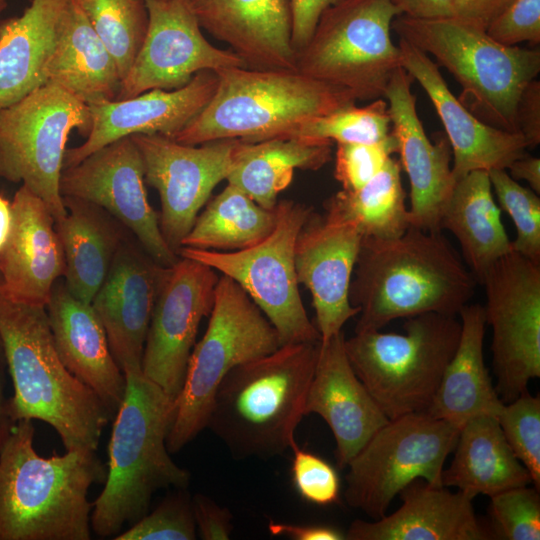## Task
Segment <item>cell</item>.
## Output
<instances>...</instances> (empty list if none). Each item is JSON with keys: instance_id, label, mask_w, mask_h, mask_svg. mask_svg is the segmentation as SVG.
<instances>
[{"instance_id": "cell-1", "label": "cell", "mask_w": 540, "mask_h": 540, "mask_svg": "<svg viewBox=\"0 0 540 540\" xmlns=\"http://www.w3.org/2000/svg\"><path fill=\"white\" fill-rule=\"evenodd\" d=\"M476 284L441 231L410 226L395 238H363L349 289L355 332L425 313L456 316Z\"/></svg>"}, {"instance_id": "cell-2", "label": "cell", "mask_w": 540, "mask_h": 540, "mask_svg": "<svg viewBox=\"0 0 540 540\" xmlns=\"http://www.w3.org/2000/svg\"><path fill=\"white\" fill-rule=\"evenodd\" d=\"M34 435L33 420L16 421L0 449V540L91 539L88 491L107 467L89 448L42 457Z\"/></svg>"}, {"instance_id": "cell-3", "label": "cell", "mask_w": 540, "mask_h": 540, "mask_svg": "<svg viewBox=\"0 0 540 540\" xmlns=\"http://www.w3.org/2000/svg\"><path fill=\"white\" fill-rule=\"evenodd\" d=\"M0 337L14 389L7 407L11 422L40 420L53 427L66 450H97L112 417L60 360L46 306L14 300L0 284Z\"/></svg>"}, {"instance_id": "cell-4", "label": "cell", "mask_w": 540, "mask_h": 540, "mask_svg": "<svg viewBox=\"0 0 540 540\" xmlns=\"http://www.w3.org/2000/svg\"><path fill=\"white\" fill-rule=\"evenodd\" d=\"M123 373L126 391L113 418L105 485L91 511V529L102 538L116 536L144 517L158 490L187 489L191 480L166 446L176 399L142 370Z\"/></svg>"}, {"instance_id": "cell-5", "label": "cell", "mask_w": 540, "mask_h": 540, "mask_svg": "<svg viewBox=\"0 0 540 540\" xmlns=\"http://www.w3.org/2000/svg\"><path fill=\"white\" fill-rule=\"evenodd\" d=\"M319 343L282 345L233 368L220 382L206 428L234 458L269 459L296 442Z\"/></svg>"}, {"instance_id": "cell-6", "label": "cell", "mask_w": 540, "mask_h": 540, "mask_svg": "<svg viewBox=\"0 0 540 540\" xmlns=\"http://www.w3.org/2000/svg\"><path fill=\"white\" fill-rule=\"evenodd\" d=\"M207 105L173 139L199 145L221 139L255 143L289 138L309 120L356 103L347 90L297 69L228 68L215 72Z\"/></svg>"}, {"instance_id": "cell-7", "label": "cell", "mask_w": 540, "mask_h": 540, "mask_svg": "<svg viewBox=\"0 0 540 540\" xmlns=\"http://www.w3.org/2000/svg\"><path fill=\"white\" fill-rule=\"evenodd\" d=\"M392 31L453 75L462 89L458 99L473 115L496 128L519 132L517 104L540 72L539 49L505 46L485 29L454 17L398 15Z\"/></svg>"}, {"instance_id": "cell-8", "label": "cell", "mask_w": 540, "mask_h": 540, "mask_svg": "<svg viewBox=\"0 0 540 540\" xmlns=\"http://www.w3.org/2000/svg\"><path fill=\"white\" fill-rule=\"evenodd\" d=\"M404 333L363 330L344 341L356 376L391 420L426 412L453 357L461 332L454 315L406 318Z\"/></svg>"}, {"instance_id": "cell-9", "label": "cell", "mask_w": 540, "mask_h": 540, "mask_svg": "<svg viewBox=\"0 0 540 540\" xmlns=\"http://www.w3.org/2000/svg\"><path fill=\"white\" fill-rule=\"evenodd\" d=\"M280 347L277 331L248 294L219 276L205 334L191 352L166 446L180 451L206 428L216 390L235 367Z\"/></svg>"}, {"instance_id": "cell-10", "label": "cell", "mask_w": 540, "mask_h": 540, "mask_svg": "<svg viewBox=\"0 0 540 540\" xmlns=\"http://www.w3.org/2000/svg\"><path fill=\"white\" fill-rule=\"evenodd\" d=\"M401 15L391 0H340L320 16L307 44L297 52L296 69L347 90L356 100L384 97L401 52L391 40Z\"/></svg>"}, {"instance_id": "cell-11", "label": "cell", "mask_w": 540, "mask_h": 540, "mask_svg": "<svg viewBox=\"0 0 540 540\" xmlns=\"http://www.w3.org/2000/svg\"><path fill=\"white\" fill-rule=\"evenodd\" d=\"M90 128L88 105L45 83L0 111V178L27 187L59 223L66 215L59 190L66 143L72 130L87 137Z\"/></svg>"}, {"instance_id": "cell-12", "label": "cell", "mask_w": 540, "mask_h": 540, "mask_svg": "<svg viewBox=\"0 0 540 540\" xmlns=\"http://www.w3.org/2000/svg\"><path fill=\"white\" fill-rule=\"evenodd\" d=\"M312 213L304 204L281 200L273 231L255 246L233 252L181 247L178 255L234 280L273 325L280 346L318 342L320 334L300 296L294 260L297 237Z\"/></svg>"}, {"instance_id": "cell-13", "label": "cell", "mask_w": 540, "mask_h": 540, "mask_svg": "<svg viewBox=\"0 0 540 540\" xmlns=\"http://www.w3.org/2000/svg\"><path fill=\"white\" fill-rule=\"evenodd\" d=\"M459 431L426 412L389 420L349 462L344 492L347 504L377 520L412 481L421 478L443 486L444 464Z\"/></svg>"}, {"instance_id": "cell-14", "label": "cell", "mask_w": 540, "mask_h": 540, "mask_svg": "<svg viewBox=\"0 0 540 540\" xmlns=\"http://www.w3.org/2000/svg\"><path fill=\"white\" fill-rule=\"evenodd\" d=\"M481 284L492 329L495 389L509 403L540 377V264L512 250L488 269Z\"/></svg>"}, {"instance_id": "cell-15", "label": "cell", "mask_w": 540, "mask_h": 540, "mask_svg": "<svg viewBox=\"0 0 540 540\" xmlns=\"http://www.w3.org/2000/svg\"><path fill=\"white\" fill-rule=\"evenodd\" d=\"M145 183L161 202L162 235L177 255L214 188L226 180L240 140L221 139L186 145L160 134H135Z\"/></svg>"}, {"instance_id": "cell-16", "label": "cell", "mask_w": 540, "mask_h": 540, "mask_svg": "<svg viewBox=\"0 0 540 540\" xmlns=\"http://www.w3.org/2000/svg\"><path fill=\"white\" fill-rule=\"evenodd\" d=\"M61 196L97 205L125 225L157 263L170 267L180 258L166 243L159 215L148 201L144 165L131 136L118 139L64 168Z\"/></svg>"}, {"instance_id": "cell-17", "label": "cell", "mask_w": 540, "mask_h": 540, "mask_svg": "<svg viewBox=\"0 0 540 540\" xmlns=\"http://www.w3.org/2000/svg\"><path fill=\"white\" fill-rule=\"evenodd\" d=\"M145 3L147 32L116 99L154 89H178L204 70L247 67L233 51L218 48L204 37L185 0H145Z\"/></svg>"}, {"instance_id": "cell-18", "label": "cell", "mask_w": 540, "mask_h": 540, "mask_svg": "<svg viewBox=\"0 0 540 540\" xmlns=\"http://www.w3.org/2000/svg\"><path fill=\"white\" fill-rule=\"evenodd\" d=\"M217 271L180 257L167 268L152 312L142 372L175 399L179 395L202 319L209 316Z\"/></svg>"}, {"instance_id": "cell-19", "label": "cell", "mask_w": 540, "mask_h": 540, "mask_svg": "<svg viewBox=\"0 0 540 540\" xmlns=\"http://www.w3.org/2000/svg\"><path fill=\"white\" fill-rule=\"evenodd\" d=\"M413 78L400 67L392 75L384 98L387 100L391 132L397 141L400 165L410 182V226L441 231L440 220L452 193V149L446 134L433 143L427 136L412 93Z\"/></svg>"}, {"instance_id": "cell-20", "label": "cell", "mask_w": 540, "mask_h": 540, "mask_svg": "<svg viewBox=\"0 0 540 540\" xmlns=\"http://www.w3.org/2000/svg\"><path fill=\"white\" fill-rule=\"evenodd\" d=\"M363 236L348 221L312 213L295 244L297 279L311 293L320 342L342 332L359 313L349 289Z\"/></svg>"}, {"instance_id": "cell-21", "label": "cell", "mask_w": 540, "mask_h": 540, "mask_svg": "<svg viewBox=\"0 0 540 540\" xmlns=\"http://www.w3.org/2000/svg\"><path fill=\"white\" fill-rule=\"evenodd\" d=\"M217 82L214 71L204 70L178 89H154L127 99L87 104L90 132L81 145L66 149L63 169L123 137L160 134L173 139L207 105Z\"/></svg>"}, {"instance_id": "cell-22", "label": "cell", "mask_w": 540, "mask_h": 540, "mask_svg": "<svg viewBox=\"0 0 540 540\" xmlns=\"http://www.w3.org/2000/svg\"><path fill=\"white\" fill-rule=\"evenodd\" d=\"M167 268L141 246L123 241L91 301L123 372L142 370L146 336Z\"/></svg>"}, {"instance_id": "cell-23", "label": "cell", "mask_w": 540, "mask_h": 540, "mask_svg": "<svg viewBox=\"0 0 540 540\" xmlns=\"http://www.w3.org/2000/svg\"><path fill=\"white\" fill-rule=\"evenodd\" d=\"M398 47L402 67L424 89L444 126L455 181L472 171L506 170L526 153L528 145L521 133L486 124L454 96L429 55L401 38Z\"/></svg>"}, {"instance_id": "cell-24", "label": "cell", "mask_w": 540, "mask_h": 540, "mask_svg": "<svg viewBox=\"0 0 540 540\" xmlns=\"http://www.w3.org/2000/svg\"><path fill=\"white\" fill-rule=\"evenodd\" d=\"M343 332L319 343L305 402V416L318 414L335 439L339 468H346L374 433L389 419L353 371Z\"/></svg>"}, {"instance_id": "cell-25", "label": "cell", "mask_w": 540, "mask_h": 540, "mask_svg": "<svg viewBox=\"0 0 540 540\" xmlns=\"http://www.w3.org/2000/svg\"><path fill=\"white\" fill-rule=\"evenodd\" d=\"M11 207V228L0 251V284L14 300L46 306L65 273L55 220L43 200L23 185Z\"/></svg>"}, {"instance_id": "cell-26", "label": "cell", "mask_w": 540, "mask_h": 540, "mask_svg": "<svg viewBox=\"0 0 540 540\" xmlns=\"http://www.w3.org/2000/svg\"><path fill=\"white\" fill-rule=\"evenodd\" d=\"M201 28L251 69H296L290 0H185Z\"/></svg>"}, {"instance_id": "cell-27", "label": "cell", "mask_w": 540, "mask_h": 540, "mask_svg": "<svg viewBox=\"0 0 540 540\" xmlns=\"http://www.w3.org/2000/svg\"><path fill=\"white\" fill-rule=\"evenodd\" d=\"M54 344L63 365L102 401L112 419L126 391V377L109 347L91 303L57 281L46 305Z\"/></svg>"}, {"instance_id": "cell-28", "label": "cell", "mask_w": 540, "mask_h": 540, "mask_svg": "<svg viewBox=\"0 0 540 540\" xmlns=\"http://www.w3.org/2000/svg\"><path fill=\"white\" fill-rule=\"evenodd\" d=\"M393 513L350 524L348 540H487L492 534L479 522L473 499L418 478L398 494Z\"/></svg>"}, {"instance_id": "cell-29", "label": "cell", "mask_w": 540, "mask_h": 540, "mask_svg": "<svg viewBox=\"0 0 540 540\" xmlns=\"http://www.w3.org/2000/svg\"><path fill=\"white\" fill-rule=\"evenodd\" d=\"M73 0H31L0 24V111L47 83L49 62Z\"/></svg>"}, {"instance_id": "cell-30", "label": "cell", "mask_w": 540, "mask_h": 540, "mask_svg": "<svg viewBox=\"0 0 540 540\" xmlns=\"http://www.w3.org/2000/svg\"><path fill=\"white\" fill-rule=\"evenodd\" d=\"M458 315L461 323L459 342L426 413L460 430L477 416L497 418L505 403L484 362L483 340L487 324L483 306L467 304Z\"/></svg>"}, {"instance_id": "cell-31", "label": "cell", "mask_w": 540, "mask_h": 540, "mask_svg": "<svg viewBox=\"0 0 540 540\" xmlns=\"http://www.w3.org/2000/svg\"><path fill=\"white\" fill-rule=\"evenodd\" d=\"M454 456L443 469L444 487H455L469 498L492 497L505 490L529 485L531 476L516 458L496 417L470 419L459 431Z\"/></svg>"}, {"instance_id": "cell-32", "label": "cell", "mask_w": 540, "mask_h": 540, "mask_svg": "<svg viewBox=\"0 0 540 540\" xmlns=\"http://www.w3.org/2000/svg\"><path fill=\"white\" fill-rule=\"evenodd\" d=\"M65 217L55 224L65 258L64 284L76 298L91 303L123 243L106 211L86 200L63 196Z\"/></svg>"}, {"instance_id": "cell-33", "label": "cell", "mask_w": 540, "mask_h": 540, "mask_svg": "<svg viewBox=\"0 0 540 540\" xmlns=\"http://www.w3.org/2000/svg\"><path fill=\"white\" fill-rule=\"evenodd\" d=\"M487 171H472L456 180L444 207L440 229L458 240L463 258L477 283L488 269L512 251L501 221Z\"/></svg>"}, {"instance_id": "cell-34", "label": "cell", "mask_w": 540, "mask_h": 540, "mask_svg": "<svg viewBox=\"0 0 540 540\" xmlns=\"http://www.w3.org/2000/svg\"><path fill=\"white\" fill-rule=\"evenodd\" d=\"M47 82L86 104L115 100L122 76L118 65L84 13L73 0L49 62Z\"/></svg>"}, {"instance_id": "cell-35", "label": "cell", "mask_w": 540, "mask_h": 540, "mask_svg": "<svg viewBox=\"0 0 540 540\" xmlns=\"http://www.w3.org/2000/svg\"><path fill=\"white\" fill-rule=\"evenodd\" d=\"M332 144L300 138L255 143L240 140L226 180L263 208L274 209L278 195L292 182L295 169L323 167L331 160Z\"/></svg>"}, {"instance_id": "cell-36", "label": "cell", "mask_w": 540, "mask_h": 540, "mask_svg": "<svg viewBox=\"0 0 540 540\" xmlns=\"http://www.w3.org/2000/svg\"><path fill=\"white\" fill-rule=\"evenodd\" d=\"M276 225V207L266 209L237 187L227 186L208 200L181 247L240 251L263 241Z\"/></svg>"}, {"instance_id": "cell-37", "label": "cell", "mask_w": 540, "mask_h": 540, "mask_svg": "<svg viewBox=\"0 0 540 540\" xmlns=\"http://www.w3.org/2000/svg\"><path fill=\"white\" fill-rule=\"evenodd\" d=\"M405 197L400 162L391 157L361 188L342 189L328 198L325 215L355 224L363 238H395L410 227Z\"/></svg>"}, {"instance_id": "cell-38", "label": "cell", "mask_w": 540, "mask_h": 540, "mask_svg": "<svg viewBox=\"0 0 540 540\" xmlns=\"http://www.w3.org/2000/svg\"><path fill=\"white\" fill-rule=\"evenodd\" d=\"M86 19L114 57L122 80L148 27L145 0H76Z\"/></svg>"}, {"instance_id": "cell-39", "label": "cell", "mask_w": 540, "mask_h": 540, "mask_svg": "<svg viewBox=\"0 0 540 540\" xmlns=\"http://www.w3.org/2000/svg\"><path fill=\"white\" fill-rule=\"evenodd\" d=\"M391 134L388 105L378 98L364 107L355 104L314 118L301 125L289 138L308 141L372 144Z\"/></svg>"}, {"instance_id": "cell-40", "label": "cell", "mask_w": 540, "mask_h": 540, "mask_svg": "<svg viewBox=\"0 0 540 540\" xmlns=\"http://www.w3.org/2000/svg\"><path fill=\"white\" fill-rule=\"evenodd\" d=\"M501 208L511 217L516 238L512 250L540 264V199L532 189L520 185L505 169L488 172Z\"/></svg>"}, {"instance_id": "cell-41", "label": "cell", "mask_w": 540, "mask_h": 540, "mask_svg": "<svg viewBox=\"0 0 540 540\" xmlns=\"http://www.w3.org/2000/svg\"><path fill=\"white\" fill-rule=\"evenodd\" d=\"M506 442L540 489V398L526 391L505 403L497 417Z\"/></svg>"}, {"instance_id": "cell-42", "label": "cell", "mask_w": 540, "mask_h": 540, "mask_svg": "<svg viewBox=\"0 0 540 540\" xmlns=\"http://www.w3.org/2000/svg\"><path fill=\"white\" fill-rule=\"evenodd\" d=\"M197 529L192 497L176 489L144 517L114 537L115 540H194Z\"/></svg>"}, {"instance_id": "cell-43", "label": "cell", "mask_w": 540, "mask_h": 540, "mask_svg": "<svg viewBox=\"0 0 540 540\" xmlns=\"http://www.w3.org/2000/svg\"><path fill=\"white\" fill-rule=\"evenodd\" d=\"M489 514L495 533L506 540L540 539V495L528 485L490 497Z\"/></svg>"}, {"instance_id": "cell-44", "label": "cell", "mask_w": 540, "mask_h": 540, "mask_svg": "<svg viewBox=\"0 0 540 540\" xmlns=\"http://www.w3.org/2000/svg\"><path fill=\"white\" fill-rule=\"evenodd\" d=\"M334 177L343 190H357L374 178L397 152V141L391 134L382 142L336 143Z\"/></svg>"}, {"instance_id": "cell-45", "label": "cell", "mask_w": 540, "mask_h": 540, "mask_svg": "<svg viewBox=\"0 0 540 540\" xmlns=\"http://www.w3.org/2000/svg\"><path fill=\"white\" fill-rule=\"evenodd\" d=\"M290 449L293 451L291 475L299 495L319 506L336 503L340 479L335 468L320 456L300 448L296 442Z\"/></svg>"}, {"instance_id": "cell-46", "label": "cell", "mask_w": 540, "mask_h": 540, "mask_svg": "<svg viewBox=\"0 0 540 540\" xmlns=\"http://www.w3.org/2000/svg\"><path fill=\"white\" fill-rule=\"evenodd\" d=\"M487 34L505 46L540 43V0H512L486 28Z\"/></svg>"}, {"instance_id": "cell-47", "label": "cell", "mask_w": 540, "mask_h": 540, "mask_svg": "<svg viewBox=\"0 0 540 540\" xmlns=\"http://www.w3.org/2000/svg\"><path fill=\"white\" fill-rule=\"evenodd\" d=\"M196 529L204 540H227L233 530L231 512L203 494L192 497Z\"/></svg>"}, {"instance_id": "cell-48", "label": "cell", "mask_w": 540, "mask_h": 540, "mask_svg": "<svg viewBox=\"0 0 540 540\" xmlns=\"http://www.w3.org/2000/svg\"><path fill=\"white\" fill-rule=\"evenodd\" d=\"M340 0H290L291 41L296 53L311 38L322 13Z\"/></svg>"}, {"instance_id": "cell-49", "label": "cell", "mask_w": 540, "mask_h": 540, "mask_svg": "<svg viewBox=\"0 0 540 540\" xmlns=\"http://www.w3.org/2000/svg\"><path fill=\"white\" fill-rule=\"evenodd\" d=\"M518 131L527 142L528 149L540 143V82L531 81L522 91L516 110Z\"/></svg>"}, {"instance_id": "cell-50", "label": "cell", "mask_w": 540, "mask_h": 540, "mask_svg": "<svg viewBox=\"0 0 540 540\" xmlns=\"http://www.w3.org/2000/svg\"><path fill=\"white\" fill-rule=\"evenodd\" d=\"M512 0H451L452 17L485 29Z\"/></svg>"}, {"instance_id": "cell-51", "label": "cell", "mask_w": 540, "mask_h": 540, "mask_svg": "<svg viewBox=\"0 0 540 540\" xmlns=\"http://www.w3.org/2000/svg\"><path fill=\"white\" fill-rule=\"evenodd\" d=\"M268 530L272 535H282L293 540H344L345 533L329 525H298L270 522Z\"/></svg>"}, {"instance_id": "cell-52", "label": "cell", "mask_w": 540, "mask_h": 540, "mask_svg": "<svg viewBox=\"0 0 540 540\" xmlns=\"http://www.w3.org/2000/svg\"><path fill=\"white\" fill-rule=\"evenodd\" d=\"M401 15L414 18L452 17L451 0H391Z\"/></svg>"}, {"instance_id": "cell-53", "label": "cell", "mask_w": 540, "mask_h": 540, "mask_svg": "<svg viewBox=\"0 0 540 540\" xmlns=\"http://www.w3.org/2000/svg\"><path fill=\"white\" fill-rule=\"evenodd\" d=\"M514 180L526 181L530 188L539 195L540 193V159L535 156L524 154L514 160L506 169Z\"/></svg>"}, {"instance_id": "cell-54", "label": "cell", "mask_w": 540, "mask_h": 540, "mask_svg": "<svg viewBox=\"0 0 540 540\" xmlns=\"http://www.w3.org/2000/svg\"><path fill=\"white\" fill-rule=\"evenodd\" d=\"M7 362L0 337V449L13 425L8 416V398L5 396Z\"/></svg>"}, {"instance_id": "cell-55", "label": "cell", "mask_w": 540, "mask_h": 540, "mask_svg": "<svg viewBox=\"0 0 540 540\" xmlns=\"http://www.w3.org/2000/svg\"><path fill=\"white\" fill-rule=\"evenodd\" d=\"M12 223L11 203L0 194V251L5 244Z\"/></svg>"}, {"instance_id": "cell-56", "label": "cell", "mask_w": 540, "mask_h": 540, "mask_svg": "<svg viewBox=\"0 0 540 540\" xmlns=\"http://www.w3.org/2000/svg\"><path fill=\"white\" fill-rule=\"evenodd\" d=\"M7 7V0H0V24L2 22V18H1V15L3 13V11L6 9Z\"/></svg>"}]
</instances>
